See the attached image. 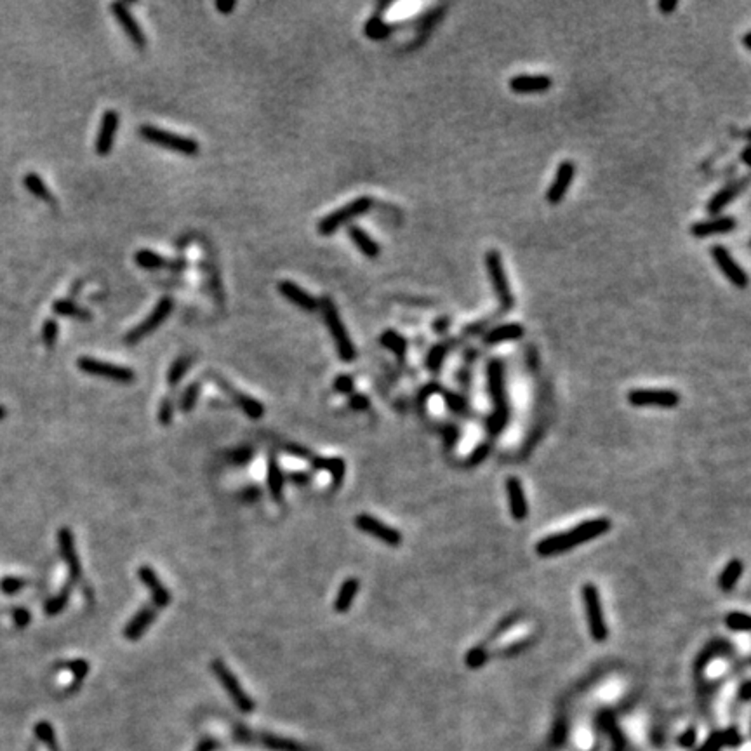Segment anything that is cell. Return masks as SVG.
Instances as JSON below:
<instances>
[{"label":"cell","instance_id":"obj_14","mask_svg":"<svg viewBox=\"0 0 751 751\" xmlns=\"http://www.w3.org/2000/svg\"><path fill=\"white\" fill-rule=\"evenodd\" d=\"M119 126H120L119 112H117V110H106V112L103 113L102 128H99V131H97L96 145H94L97 155L106 157V155L112 154L113 146H115L117 132H119Z\"/></svg>","mask_w":751,"mask_h":751},{"label":"cell","instance_id":"obj_48","mask_svg":"<svg viewBox=\"0 0 751 751\" xmlns=\"http://www.w3.org/2000/svg\"><path fill=\"white\" fill-rule=\"evenodd\" d=\"M487 656L482 649H471L466 656V665L470 668H480L486 663Z\"/></svg>","mask_w":751,"mask_h":751},{"label":"cell","instance_id":"obj_30","mask_svg":"<svg viewBox=\"0 0 751 751\" xmlns=\"http://www.w3.org/2000/svg\"><path fill=\"white\" fill-rule=\"evenodd\" d=\"M523 334H525V331H523V327L520 324H503L494 327L492 331H489L486 334V337H484V341L487 344H497L505 343V341H516Z\"/></svg>","mask_w":751,"mask_h":751},{"label":"cell","instance_id":"obj_43","mask_svg":"<svg viewBox=\"0 0 751 751\" xmlns=\"http://www.w3.org/2000/svg\"><path fill=\"white\" fill-rule=\"evenodd\" d=\"M444 357H445V346H444V344H437L435 348H431V352L428 353V359H427L428 369H431V370L440 369Z\"/></svg>","mask_w":751,"mask_h":751},{"label":"cell","instance_id":"obj_8","mask_svg":"<svg viewBox=\"0 0 751 751\" xmlns=\"http://www.w3.org/2000/svg\"><path fill=\"white\" fill-rule=\"evenodd\" d=\"M77 367H79L82 372L91 374V376L105 378L115 383H122V385H129V383H132L136 379L134 370L129 369V367L115 366V363L93 359V357H80V359L77 360Z\"/></svg>","mask_w":751,"mask_h":751},{"label":"cell","instance_id":"obj_3","mask_svg":"<svg viewBox=\"0 0 751 751\" xmlns=\"http://www.w3.org/2000/svg\"><path fill=\"white\" fill-rule=\"evenodd\" d=\"M318 308H320L322 315H324L325 325H327V329H329V333H331V337H333L334 344H336V350H337V355H339V359L343 360V362H346V363L353 362V360H355V357H357L355 344H353L352 337H350V334H348V331H346V327H344L343 320H341L339 311H337L334 301L331 298H327V296H325V298L320 299Z\"/></svg>","mask_w":751,"mask_h":751},{"label":"cell","instance_id":"obj_23","mask_svg":"<svg viewBox=\"0 0 751 751\" xmlns=\"http://www.w3.org/2000/svg\"><path fill=\"white\" fill-rule=\"evenodd\" d=\"M506 490H508L510 513H512L513 520L522 522V520L527 518L529 515V506H527V501H525V494H523L522 482H520L516 477H510V479L506 480Z\"/></svg>","mask_w":751,"mask_h":751},{"label":"cell","instance_id":"obj_34","mask_svg":"<svg viewBox=\"0 0 751 751\" xmlns=\"http://www.w3.org/2000/svg\"><path fill=\"white\" fill-rule=\"evenodd\" d=\"M743 562L737 560V558H734V560H730L729 564L725 565V569L722 571L720 577H718V586H720V590L724 591H730L734 586H736V583L739 581V577L743 575Z\"/></svg>","mask_w":751,"mask_h":751},{"label":"cell","instance_id":"obj_61","mask_svg":"<svg viewBox=\"0 0 751 751\" xmlns=\"http://www.w3.org/2000/svg\"><path fill=\"white\" fill-rule=\"evenodd\" d=\"M4 416H5V407L4 405H0V419H4Z\"/></svg>","mask_w":751,"mask_h":751},{"label":"cell","instance_id":"obj_7","mask_svg":"<svg viewBox=\"0 0 751 751\" xmlns=\"http://www.w3.org/2000/svg\"><path fill=\"white\" fill-rule=\"evenodd\" d=\"M486 268L489 272L492 289L496 292V298L499 301V305L505 310H512L513 305H515V299H513L512 289H510L508 275H506L505 265H503V258H501V254L496 249L489 250L486 254Z\"/></svg>","mask_w":751,"mask_h":751},{"label":"cell","instance_id":"obj_4","mask_svg":"<svg viewBox=\"0 0 751 751\" xmlns=\"http://www.w3.org/2000/svg\"><path fill=\"white\" fill-rule=\"evenodd\" d=\"M139 136H141L145 141L152 143V145H157L160 148H167L176 152V154L187 155V157H195L200 150V145L197 143V139L188 138V136L176 134V132L164 131L160 128H155V126H150L145 123L139 128Z\"/></svg>","mask_w":751,"mask_h":751},{"label":"cell","instance_id":"obj_35","mask_svg":"<svg viewBox=\"0 0 751 751\" xmlns=\"http://www.w3.org/2000/svg\"><path fill=\"white\" fill-rule=\"evenodd\" d=\"M379 343H381L386 350L395 353L398 359L405 357V352H407V341L400 336L396 331H390V329L385 331V333L381 334V337H379Z\"/></svg>","mask_w":751,"mask_h":751},{"label":"cell","instance_id":"obj_22","mask_svg":"<svg viewBox=\"0 0 751 751\" xmlns=\"http://www.w3.org/2000/svg\"><path fill=\"white\" fill-rule=\"evenodd\" d=\"M551 84L548 75H516L510 80V89L516 94H536L546 93Z\"/></svg>","mask_w":751,"mask_h":751},{"label":"cell","instance_id":"obj_28","mask_svg":"<svg viewBox=\"0 0 751 751\" xmlns=\"http://www.w3.org/2000/svg\"><path fill=\"white\" fill-rule=\"evenodd\" d=\"M311 468L313 470H327L333 479L334 486H339L344 480L346 473V463L343 457H311Z\"/></svg>","mask_w":751,"mask_h":751},{"label":"cell","instance_id":"obj_36","mask_svg":"<svg viewBox=\"0 0 751 751\" xmlns=\"http://www.w3.org/2000/svg\"><path fill=\"white\" fill-rule=\"evenodd\" d=\"M363 32H366V35L370 38V40H385V38H388L390 34H392V27H390L388 23L383 21L379 16H372V18L366 23Z\"/></svg>","mask_w":751,"mask_h":751},{"label":"cell","instance_id":"obj_24","mask_svg":"<svg viewBox=\"0 0 751 751\" xmlns=\"http://www.w3.org/2000/svg\"><path fill=\"white\" fill-rule=\"evenodd\" d=\"M155 619H157V610H155L154 607H143V609L138 610L136 616L129 621L128 626L123 628V636H126L128 640H131V642H136V640H139L143 635H145L146 630L150 628V624L154 623Z\"/></svg>","mask_w":751,"mask_h":751},{"label":"cell","instance_id":"obj_37","mask_svg":"<svg viewBox=\"0 0 751 751\" xmlns=\"http://www.w3.org/2000/svg\"><path fill=\"white\" fill-rule=\"evenodd\" d=\"M190 366H191V360L188 359V357H180V359L174 360V362H172V366L169 367V372H167V383H169V385H171V386L180 385V383L183 381L184 376H187Z\"/></svg>","mask_w":751,"mask_h":751},{"label":"cell","instance_id":"obj_55","mask_svg":"<svg viewBox=\"0 0 751 751\" xmlns=\"http://www.w3.org/2000/svg\"><path fill=\"white\" fill-rule=\"evenodd\" d=\"M285 451H287L289 454H294V456H299V457H310V451H308L307 447H301V445H287L285 447Z\"/></svg>","mask_w":751,"mask_h":751},{"label":"cell","instance_id":"obj_18","mask_svg":"<svg viewBox=\"0 0 751 751\" xmlns=\"http://www.w3.org/2000/svg\"><path fill=\"white\" fill-rule=\"evenodd\" d=\"M737 226L736 219L732 216H715L711 219L699 221L691 226V233L695 239H708L713 235H725V233L734 232Z\"/></svg>","mask_w":751,"mask_h":751},{"label":"cell","instance_id":"obj_2","mask_svg":"<svg viewBox=\"0 0 751 751\" xmlns=\"http://www.w3.org/2000/svg\"><path fill=\"white\" fill-rule=\"evenodd\" d=\"M487 374H489V392L494 402V414L487 421V427L492 433H499L506 427V421H508V398H506L505 363H503V360H490L489 367H487Z\"/></svg>","mask_w":751,"mask_h":751},{"label":"cell","instance_id":"obj_11","mask_svg":"<svg viewBox=\"0 0 751 751\" xmlns=\"http://www.w3.org/2000/svg\"><path fill=\"white\" fill-rule=\"evenodd\" d=\"M628 402L635 407L673 409L678 405L680 396L673 390H632L628 393Z\"/></svg>","mask_w":751,"mask_h":751},{"label":"cell","instance_id":"obj_51","mask_svg":"<svg viewBox=\"0 0 751 751\" xmlns=\"http://www.w3.org/2000/svg\"><path fill=\"white\" fill-rule=\"evenodd\" d=\"M489 451H490L489 445L480 444L479 447H477V449H475V451H473V454H471V456H470V461H468V463H470V464H479L480 461L486 460L487 454H489Z\"/></svg>","mask_w":751,"mask_h":751},{"label":"cell","instance_id":"obj_17","mask_svg":"<svg viewBox=\"0 0 751 751\" xmlns=\"http://www.w3.org/2000/svg\"><path fill=\"white\" fill-rule=\"evenodd\" d=\"M58 543H60L61 557H63L64 564H67L70 577L73 581L80 580V575H82V565H80L79 553H77V546H75L73 532H71L68 527L60 529V532H58Z\"/></svg>","mask_w":751,"mask_h":751},{"label":"cell","instance_id":"obj_10","mask_svg":"<svg viewBox=\"0 0 751 751\" xmlns=\"http://www.w3.org/2000/svg\"><path fill=\"white\" fill-rule=\"evenodd\" d=\"M211 668H213L217 680H219L221 685L226 689L228 695L232 698V701L237 704V708H239L240 711L249 713V711L254 710V701L246 694V691H243L242 685L239 684V680H237V677L233 675L232 669H230L228 666L224 665L223 661H219V659H216V661H213Z\"/></svg>","mask_w":751,"mask_h":751},{"label":"cell","instance_id":"obj_42","mask_svg":"<svg viewBox=\"0 0 751 751\" xmlns=\"http://www.w3.org/2000/svg\"><path fill=\"white\" fill-rule=\"evenodd\" d=\"M67 668L70 669L71 673H73L75 682H77V684H80V682L86 678L87 673H89V663L84 661V659H75V661L67 663Z\"/></svg>","mask_w":751,"mask_h":751},{"label":"cell","instance_id":"obj_9","mask_svg":"<svg viewBox=\"0 0 751 751\" xmlns=\"http://www.w3.org/2000/svg\"><path fill=\"white\" fill-rule=\"evenodd\" d=\"M172 308H174V301H172V298H167V296L162 298L160 301L155 305L154 311H152V313H150L148 317L141 322V324H138L134 329H131L128 334H126V343L136 344L141 339H145L146 336H150L154 331H157L158 327L167 320L169 315L172 313Z\"/></svg>","mask_w":751,"mask_h":751},{"label":"cell","instance_id":"obj_41","mask_svg":"<svg viewBox=\"0 0 751 751\" xmlns=\"http://www.w3.org/2000/svg\"><path fill=\"white\" fill-rule=\"evenodd\" d=\"M58 334H60V325L54 318H47L42 325V341L47 348H53L58 341Z\"/></svg>","mask_w":751,"mask_h":751},{"label":"cell","instance_id":"obj_44","mask_svg":"<svg viewBox=\"0 0 751 751\" xmlns=\"http://www.w3.org/2000/svg\"><path fill=\"white\" fill-rule=\"evenodd\" d=\"M334 390L337 393H343V395H352L353 390H355V381L352 379V376H346V374H341L334 379Z\"/></svg>","mask_w":751,"mask_h":751},{"label":"cell","instance_id":"obj_6","mask_svg":"<svg viewBox=\"0 0 751 751\" xmlns=\"http://www.w3.org/2000/svg\"><path fill=\"white\" fill-rule=\"evenodd\" d=\"M581 597H583V604L586 607L588 614V624H590V633L591 639L595 642H604L607 639V624L606 617H604V609L602 602H600V591L595 586L593 583H586L581 588Z\"/></svg>","mask_w":751,"mask_h":751},{"label":"cell","instance_id":"obj_5","mask_svg":"<svg viewBox=\"0 0 751 751\" xmlns=\"http://www.w3.org/2000/svg\"><path fill=\"white\" fill-rule=\"evenodd\" d=\"M372 204L374 200L370 197L355 198V200H352L350 204L343 206L341 209L334 211V213L322 217V219L318 221V226H317L318 233L324 237L333 235V233L337 232L343 224L350 223V221L357 219L359 216H363V214L369 213V211L372 209Z\"/></svg>","mask_w":751,"mask_h":751},{"label":"cell","instance_id":"obj_20","mask_svg":"<svg viewBox=\"0 0 751 751\" xmlns=\"http://www.w3.org/2000/svg\"><path fill=\"white\" fill-rule=\"evenodd\" d=\"M138 577L152 595V602L155 604V607H167L171 604V591L162 584L154 569L143 565V567L138 569Z\"/></svg>","mask_w":751,"mask_h":751},{"label":"cell","instance_id":"obj_13","mask_svg":"<svg viewBox=\"0 0 751 751\" xmlns=\"http://www.w3.org/2000/svg\"><path fill=\"white\" fill-rule=\"evenodd\" d=\"M711 256H713L715 263H717L718 270L724 273L727 281L730 282L736 287L744 289L748 285V275L739 265H737L736 259L732 258L727 247L724 246H713L711 247Z\"/></svg>","mask_w":751,"mask_h":751},{"label":"cell","instance_id":"obj_31","mask_svg":"<svg viewBox=\"0 0 751 751\" xmlns=\"http://www.w3.org/2000/svg\"><path fill=\"white\" fill-rule=\"evenodd\" d=\"M268 489L273 499L281 503L282 496H284V473L273 456H270L268 461Z\"/></svg>","mask_w":751,"mask_h":751},{"label":"cell","instance_id":"obj_32","mask_svg":"<svg viewBox=\"0 0 751 751\" xmlns=\"http://www.w3.org/2000/svg\"><path fill=\"white\" fill-rule=\"evenodd\" d=\"M23 184H25V188H27L32 195H35V197L44 200V202L47 204L56 202V200H54V195L51 193V190H49L47 187H45L44 180H42L38 174H35V172H28V174H25V176H23Z\"/></svg>","mask_w":751,"mask_h":751},{"label":"cell","instance_id":"obj_50","mask_svg":"<svg viewBox=\"0 0 751 751\" xmlns=\"http://www.w3.org/2000/svg\"><path fill=\"white\" fill-rule=\"evenodd\" d=\"M369 398L366 395H362V393H353L350 396V407L353 411H366V409H369Z\"/></svg>","mask_w":751,"mask_h":751},{"label":"cell","instance_id":"obj_57","mask_svg":"<svg viewBox=\"0 0 751 751\" xmlns=\"http://www.w3.org/2000/svg\"><path fill=\"white\" fill-rule=\"evenodd\" d=\"M258 496H259V490H258V489H254V487H250V489H247V490H246V494H243V497H246V499H250V497H252V499H254V497H258Z\"/></svg>","mask_w":751,"mask_h":751},{"label":"cell","instance_id":"obj_29","mask_svg":"<svg viewBox=\"0 0 751 751\" xmlns=\"http://www.w3.org/2000/svg\"><path fill=\"white\" fill-rule=\"evenodd\" d=\"M359 580L355 577H348L343 581L339 591H337V597L334 600V610L339 614H344L350 610V607L353 606V600L357 597V591H359Z\"/></svg>","mask_w":751,"mask_h":751},{"label":"cell","instance_id":"obj_33","mask_svg":"<svg viewBox=\"0 0 751 751\" xmlns=\"http://www.w3.org/2000/svg\"><path fill=\"white\" fill-rule=\"evenodd\" d=\"M53 311L56 315H60V317L79 318V320H84V322H87V320H91V318H93L91 311H87L86 308L79 307V305L73 303V301H70V299H58V301H54Z\"/></svg>","mask_w":751,"mask_h":751},{"label":"cell","instance_id":"obj_45","mask_svg":"<svg viewBox=\"0 0 751 751\" xmlns=\"http://www.w3.org/2000/svg\"><path fill=\"white\" fill-rule=\"evenodd\" d=\"M252 456H254V451H252L250 447H239L230 454V461H232L233 464L243 466V464H247L250 460H252Z\"/></svg>","mask_w":751,"mask_h":751},{"label":"cell","instance_id":"obj_27","mask_svg":"<svg viewBox=\"0 0 751 751\" xmlns=\"http://www.w3.org/2000/svg\"><path fill=\"white\" fill-rule=\"evenodd\" d=\"M217 383H219L221 386H224V388H226V392H228L230 395L233 396V400H235L237 405L242 409L243 414L249 416L250 419H261L263 418V414H265V405H263L259 400L252 398V396L246 395V393L235 392V390L230 388V386L226 385L224 381H221V379H217Z\"/></svg>","mask_w":751,"mask_h":751},{"label":"cell","instance_id":"obj_16","mask_svg":"<svg viewBox=\"0 0 751 751\" xmlns=\"http://www.w3.org/2000/svg\"><path fill=\"white\" fill-rule=\"evenodd\" d=\"M748 184H750V178L744 176L741 178V180H736L732 181V183H729L727 187L722 188V190H718L717 193L708 200L706 213L710 214V216H718V214H720L725 207L729 206L730 202H734V200H736L743 191H746Z\"/></svg>","mask_w":751,"mask_h":751},{"label":"cell","instance_id":"obj_39","mask_svg":"<svg viewBox=\"0 0 751 751\" xmlns=\"http://www.w3.org/2000/svg\"><path fill=\"white\" fill-rule=\"evenodd\" d=\"M68 600H70V586L63 588L56 597L49 598L47 604H45V612L49 616H56V614H60L67 607Z\"/></svg>","mask_w":751,"mask_h":751},{"label":"cell","instance_id":"obj_47","mask_svg":"<svg viewBox=\"0 0 751 751\" xmlns=\"http://www.w3.org/2000/svg\"><path fill=\"white\" fill-rule=\"evenodd\" d=\"M172 414H174V405H172L171 400L164 398L160 407H158V421H160V425H164V427L171 425Z\"/></svg>","mask_w":751,"mask_h":751},{"label":"cell","instance_id":"obj_46","mask_svg":"<svg viewBox=\"0 0 751 751\" xmlns=\"http://www.w3.org/2000/svg\"><path fill=\"white\" fill-rule=\"evenodd\" d=\"M35 732L40 737L44 743H47L51 748H56V739H54V732L51 729V725L47 722H38L37 727H35Z\"/></svg>","mask_w":751,"mask_h":751},{"label":"cell","instance_id":"obj_40","mask_svg":"<svg viewBox=\"0 0 751 751\" xmlns=\"http://www.w3.org/2000/svg\"><path fill=\"white\" fill-rule=\"evenodd\" d=\"M725 624L727 628L732 630V632H750L751 621L748 614L743 612H732L725 617Z\"/></svg>","mask_w":751,"mask_h":751},{"label":"cell","instance_id":"obj_38","mask_svg":"<svg viewBox=\"0 0 751 751\" xmlns=\"http://www.w3.org/2000/svg\"><path fill=\"white\" fill-rule=\"evenodd\" d=\"M200 383H191L187 386V390L183 392V395L180 396V411L190 412L193 411L195 405L198 402V396H200Z\"/></svg>","mask_w":751,"mask_h":751},{"label":"cell","instance_id":"obj_21","mask_svg":"<svg viewBox=\"0 0 751 751\" xmlns=\"http://www.w3.org/2000/svg\"><path fill=\"white\" fill-rule=\"evenodd\" d=\"M278 292L287 299L289 303L296 305L298 308H301L303 311H317L318 310V301L310 294L308 291H305L303 287H299L298 284L291 281H282L278 284Z\"/></svg>","mask_w":751,"mask_h":751},{"label":"cell","instance_id":"obj_60","mask_svg":"<svg viewBox=\"0 0 751 751\" xmlns=\"http://www.w3.org/2000/svg\"><path fill=\"white\" fill-rule=\"evenodd\" d=\"M750 40H751V34H750V32H748V34L744 35V47H746V49H750V47H751V42H750Z\"/></svg>","mask_w":751,"mask_h":751},{"label":"cell","instance_id":"obj_25","mask_svg":"<svg viewBox=\"0 0 751 751\" xmlns=\"http://www.w3.org/2000/svg\"><path fill=\"white\" fill-rule=\"evenodd\" d=\"M348 237L352 239V242L355 243L357 249H359L366 258L376 259L379 254H381V247H379V243L376 242V240H374L372 237L366 232V230L360 228V226L352 224V226L348 228Z\"/></svg>","mask_w":751,"mask_h":751},{"label":"cell","instance_id":"obj_1","mask_svg":"<svg viewBox=\"0 0 751 751\" xmlns=\"http://www.w3.org/2000/svg\"><path fill=\"white\" fill-rule=\"evenodd\" d=\"M610 531V522L607 518H595L575 525L574 529L560 534L548 536L536 545V553L539 557H551V555L564 553L575 546L583 545L590 539L598 538Z\"/></svg>","mask_w":751,"mask_h":751},{"label":"cell","instance_id":"obj_53","mask_svg":"<svg viewBox=\"0 0 751 751\" xmlns=\"http://www.w3.org/2000/svg\"><path fill=\"white\" fill-rule=\"evenodd\" d=\"M235 8H237L235 0H217L216 2V9L221 12V14H230V12H232Z\"/></svg>","mask_w":751,"mask_h":751},{"label":"cell","instance_id":"obj_58","mask_svg":"<svg viewBox=\"0 0 751 751\" xmlns=\"http://www.w3.org/2000/svg\"><path fill=\"white\" fill-rule=\"evenodd\" d=\"M748 155H750V148H748V146H746V148L743 150V155H741V158H743L744 165H750V158H748Z\"/></svg>","mask_w":751,"mask_h":751},{"label":"cell","instance_id":"obj_19","mask_svg":"<svg viewBox=\"0 0 751 751\" xmlns=\"http://www.w3.org/2000/svg\"><path fill=\"white\" fill-rule=\"evenodd\" d=\"M110 9H112L113 16H115V19L119 21L120 27H122V30L126 32V35L131 38L132 44H134L138 49L145 47L146 45L145 34H143L139 23L136 21L134 16L131 14L128 5L122 4V2H115V4H112V8Z\"/></svg>","mask_w":751,"mask_h":751},{"label":"cell","instance_id":"obj_59","mask_svg":"<svg viewBox=\"0 0 751 751\" xmlns=\"http://www.w3.org/2000/svg\"><path fill=\"white\" fill-rule=\"evenodd\" d=\"M743 698H744V699L750 698V682H744V685H743Z\"/></svg>","mask_w":751,"mask_h":751},{"label":"cell","instance_id":"obj_56","mask_svg":"<svg viewBox=\"0 0 751 751\" xmlns=\"http://www.w3.org/2000/svg\"><path fill=\"white\" fill-rule=\"evenodd\" d=\"M291 480L294 484H305V482H308V480H310V475L303 473V471H298V473L291 475Z\"/></svg>","mask_w":751,"mask_h":751},{"label":"cell","instance_id":"obj_12","mask_svg":"<svg viewBox=\"0 0 751 751\" xmlns=\"http://www.w3.org/2000/svg\"><path fill=\"white\" fill-rule=\"evenodd\" d=\"M355 525L357 529H360L366 534L372 536V538H378L379 541H383L388 546H398L402 543V534L396 529L390 527L385 522L374 518V516L367 515V513L357 515Z\"/></svg>","mask_w":751,"mask_h":751},{"label":"cell","instance_id":"obj_54","mask_svg":"<svg viewBox=\"0 0 751 751\" xmlns=\"http://www.w3.org/2000/svg\"><path fill=\"white\" fill-rule=\"evenodd\" d=\"M658 8L663 14H671V12L678 8V2L677 0H661V2L658 4Z\"/></svg>","mask_w":751,"mask_h":751},{"label":"cell","instance_id":"obj_15","mask_svg":"<svg viewBox=\"0 0 751 751\" xmlns=\"http://www.w3.org/2000/svg\"><path fill=\"white\" fill-rule=\"evenodd\" d=\"M575 176V164L572 160H564L557 169V174H555L553 181L549 184L548 191H546V198H548L549 204H560L562 200L567 195L569 188H571L572 181Z\"/></svg>","mask_w":751,"mask_h":751},{"label":"cell","instance_id":"obj_49","mask_svg":"<svg viewBox=\"0 0 751 751\" xmlns=\"http://www.w3.org/2000/svg\"><path fill=\"white\" fill-rule=\"evenodd\" d=\"M23 586H25V581L19 580V577H5V580H2V583H0L2 591H5V593L9 595L16 593V591L21 590Z\"/></svg>","mask_w":751,"mask_h":751},{"label":"cell","instance_id":"obj_52","mask_svg":"<svg viewBox=\"0 0 751 751\" xmlns=\"http://www.w3.org/2000/svg\"><path fill=\"white\" fill-rule=\"evenodd\" d=\"M12 617H14V623L18 624L19 628H25L32 619L30 612H28L27 609H16L14 612H12Z\"/></svg>","mask_w":751,"mask_h":751},{"label":"cell","instance_id":"obj_26","mask_svg":"<svg viewBox=\"0 0 751 751\" xmlns=\"http://www.w3.org/2000/svg\"><path fill=\"white\" fill-rule=\"evenodd\" d=\"M134 263L139 266V268H145V270H162V268H176V270H180V268H183L181 261H169V259L162 258L160 254H157V252H154V250H150V249L136 250Z\"/></svg>","mask_w":751,"mask_h":751}]
</instances>
